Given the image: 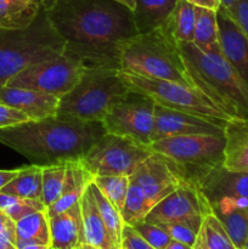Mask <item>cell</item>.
Wrapping results in <instances>:
<instances>
[{"label":"cell","mask_w":248,"mask_h":249,"mask_svg":"<svg viewBox=\"0 0 248 249\" xmlns=\"http://www.w3.org/2000/svg\"><path fill=\"white\" fill-rule=\"evenodd\" d=\"M203 218L204 215H196L191 216V218L182 219V220L156 224V225H159L170 236L172 240L180 241V242L186 243V245L194 247Z\"/></svg>","instance_id":"35"},{"label":"cell","mask_w":248,"mask_h":249,"mask_svg":"<svg viewBox=\"0 0 248 249\" xmlns=\"http://www.w3.org/2000/svg\"><path fill=\"white\" fill-rule=\"evenodd\" d=\"M177 0H136L134 23L139 33H147L167 23Z\"/></svg>","instance_id":"22"},{"label":"cell","mask_w":248,"mask_h":249,"mask_svg":"<svg viewBox=\"0 0 248 249\" xmlns=\"http://www.w3.org/2000/svg\"><path fill=\"white\" fill-rule=\"evenodd\" d=\"M119 71L194 87L177 43L167 26L139 33L122 48ZM195 88V87H194Z\"/></svg>","instance_id":"4"},{"label":"cell","mask_w":248,"mask_h":249,"mask_svg":"<svg viewBox=\"0 0 248 249\" xmlns=\"http://www.w3.org/2000/svg\"><path fill=\"white\" fill-rule=\"evenodd\" d=\"M192 84L232 119H248V84L221 53L220 45L201 50L177 43Z\"/></svg>","instance_id":"3"},{"label":"cell","mask_w":248,"mask_h":249,"mask_svg":"<svg viewBox=\"0 0 248 249\" xmlns=\"http://www.w3.org/2000/svg\"><path fill=\"white\" fill-rule=\"evenodd\" d=\"M118 74L128 89L147 95L160 106L195 114L224 125L232 121L230 116L196 88L172 80L142 77L124 71H118Z\"/></svg>","instance_id":"8"},{"label":"cell","mask_w":248,"mask_h":249,"mask_svg":"<svg viewBox=\"0 0 248 249\" xmlns=\"http://www.w3.org/2000/svg\"><path fill=\"white\" fill-rule=\"evenodd\" d=\"M118 71L109 67L87 68L77 85L60 99L57 114L102 123L112 106L129 91Z\"/></svg>","instance_id":"7"},{"label":"cell","mask_w":248,"mask_h":249,"mask_svg":"<svg viewBox=\"0 0 248 249\" xmlns=\"http://www.w3.org/2000/svg\"><path fill=\"white\" fill-rule=\"evenodd\" d=\"M199 190L209 206L223 198L248 201V172H232L220 165L204 178Z\"/></svg>","instance_id":"17"},{"label":"cell","mask_w":248,"mask_h":249,"mask_svg":"<svg viewBox=\"0 0 248 249\" xmlns=\"http://www.w3.org/2000/svg\"><path fill=\"white\" fill-rule=\"evenodd\" d=\"M40 7L34 0H0V29H24L36 18Z\"/></svg>","instance_id":"23"},{"label":"cell","mask_w":248,"mask_h":249,"mask_svg":"<svg viewBox=\"0 0 248 249\" xmlns=\"http://www.w3.org/2000/svg\"><path fill=\"white\" fill-rule=\"evenodd\" d=\"M235 1L236 0H220L221 7H224V9H229V7H230Z\"/></svg>","instance_id":"47"},{"label":"cell","mask_w":248,"mask_h":249,"mask_svg":"<svg viewBox=\"0 0 248 249\" xmlns=\"http://www.w3.org/2000/svg\"><path fill=\"white\" fill-rule=\"evenodd\" d=\"M51 249H75L85 242L80 202L49 218Z\"/></svg>","instance_id":"18"},{"label":"cell","mask_w":248,"mask_h":249,"mask_svg":"<svg viewBox=\"0 0 248 249\" xmlns=\"http://www.w3.org/2000/svg\"><path fill=\"white\" fill-rule=\"evenodd\" d=\"M17 248L18 249H50L51 247L40 243L32 242V241H17Z\"/></svg>","instance_id":"43"},{"label":"cell","mask_w":248,"mask_h":249,"mask_svg":"<svg viewBox=\"0 0 248 249\" xmlns=\"http://www.w3.org/2000/svg\"><path fill=\"white\" fill-rule=\"evenodd\" d=\"M92 181V175L88 172L82 160H72L67 163L65 185L57 201L46 208L49 218L67 211L74 204L79 203L83 194Z\"/></svg>","instance_id":"20"},{"label":"cell","mask_w":248,"mask_h":249,"mask_svg":"<svg viewBox=\"0 0 248 249\" xmlns=\"http://www.w3.org/2000/svg\"><path fill=\"white\" fill-rule=\"evenodd\" d=\"M90 187H91V192L94 195L95 202L97 204L100 214H101L104 223L106 225L107 230H108L109 236H111L112 241H113L114 246L117 249H122V233H123L124 221L122 219L121 213L118 209L102 195L96 187L94 182H90Z\"/></svg>","instance_id":"29"},{"label":"cell","mask_w":248,"mask_h":249,"mask_svg":"<svg viewBox=\"0 0 248 249\" xmlns=\"http://www.w3.org/2000/svg\"><path fill=\"white\" fill-rule=\"evenodd\" d=\"M187 1L194 4L195 6L206 7V9L214 10V11H218L221 6L220 0H187Z\"/></svg>","instance_id":"41"},{"label":"cell","mask_w":248,"mask_h":249,"mask_svg":"<svg viewBox=\"0 0 248 249\" xmlns=\"http://www.w3.org/2000/svg\"><path fill=\"white\" fill-rule=\"evenodd\" d=\"M148 148L167 158L184 184L199 189L204 178L223 165L225 133L173 136L155 141Z\"/></svg>","instance_id":"6"},{"label":"cell","mask_w":248,"mask_h":249,"mask_svg":"<svg viewBox=\"0 0 248 249\" xmlns=\"http://www.w3.org/2000/svg\"><path fill=\"white\" fill-rule=\"evenodd\" d=\"M196 6L187 0H177L165 26L177 43L194 41Z\"/></svg>","instance_id":"24"},{"label":"cell","mask_w":248,"mask_h":249,"mask_svg":"<svg viewBox=\"0 0 248 249\" xmlns=\"http://www.w3.org/2000/svg\"><path fill=\"white\" fill-rule=\"evenodd\" d=\"M19 172V168L18 169H10V170H2L0 169V191L2 190V187L6 186Z\"/></svg>","instance_id":"42"},{"label":"cell","mask_w":248,"mask_h":249,"mask_svg":"<svg viewBox=\"0 0 248 249\" xmlns=\"http://www.w3.org/2000/svg\"><path fill=\"white\" fill-rule=\"evenodd\" d=\"M212 208L198 187L181 184L148 212L145 221L152 224L170 223L196 215H206Z\"/></svg>","instance_id":"13"},{"label":"cell","mask_w":248,"mask_h":249,"mask_svg":"<svg viewBox=\"0 0 248 249\" xmlns=\"http://www.w3.org/2000/svg\"><path fill=\"white\" fill-rule=\"evenodd\" d=\"M105 133L100 122L56 114L0 129V143L18 152L31 164L45 167L82 160Z\"/></svg>","instance_id":"2"},{"label":"cell","mask_w":248,"mask_h":249,"mask_svg":"<svg viewBox=\"0 0 248 249\" xmlns=\"http://www.w3.org/2000/svg\"><path fill=\"white\" fill-rule=\"evenodd\" d=\"M133 228L146 242L150 243L156 249H165L168 243L172 241L170 236L159 225H156V224L142 220L134 224Z\"/></svg>","instance_id":"36"},{"label":"cell","mask_w":248,"mask_h":249,"mask_svg":"<svg viewBox=\"0 0 248 249\" xmlns=\"http://www.w3.org/2000/svg\"><path fill=\"white\" fill-rule=\"evenodd\" d=\"M41 170L43 167L35 164L24 165L0 192L41 201Z\"/></svg>","instance_id":"26"},{"label":"cell","mask_w":248,"mask_h":249,"mask_svg":"<svg viewBox=\"0 0 248 249\" xmlns=\"http://www.w3.org/2000/svg\"><path fill=\"white\" fill-rule=\"evenodd\" d=\"M17 241H32L51 247L50 223L46 211L35 212L16 223Z\"/></svg>","instance_id":"27"},{"label":"cell","mask_w":248,"mask_h":249,"mask_svg":"<svg viewBox=\"0 0 248 249\" xmlns=\"http://www.w3.org/2000/svg\"><path fill=\"white\" fill-rule=\"evenodd\" d=\"M66 43L45 10L24 29H0V87L31 66L63 53Z\"/></svg>","instance_id":"5"},{"label":"cell","mask_w":248,"mask_h":249,"mask_svg":"<svg viewBox=\"0 0 248 249\" xmlns=\"http://www.w3.org/2000/svg\"><path fill=\"white\" fill-rule=\"evenodd\" d=\"M194 249H237L218 216L211 212L202 220Z\"/></svg>","instance_id":"25"},{"label":"cell","mask_w":248,"mask_h":249,"mask_svg":"<svg viewBox=\"0 0 248 249\" xmlns=\"http://www.w3.org/2000/svg\"><path fill=\"white\" fill-rule=\"evenodd\" d=\"M75 249H100V248H97V247H95V246H91V245H89V243L84 242V243H82L79 247H77Z\"/></svg>","instance_id":"48"},{"label":"cell","mask_w":248,"mask_h":249,"mask_svg":"<svg viewBox=\"0 0 248 249\" xmlns=\"http://www.w3.org/2000/svg\"><path fill=\"white\" fill-rule=\"evenodd\" d=\"M165 249H194V247L186 245V243L180 242V241L172 240L169 243H168V246L165 247Z\"/></svg>","instance_id":"45"},{"label":"cell","mask_w":248,"mask_h":249,"mask_svg":"<svg viewBox=\"0 0 248 249\" xmlns=\"http://www.w3.org/2000/svg\"><path fill=\"white\" fill-rule=\"evenodd\" d=\"M223 167L232 172H248V119H232L225 125Z\"/></svg>","instance_id":"19"},{"label":"cell","mask_w":248,"mask_h":249,"mask_svg":"<svg viewBox=\"0 0 248 249\" xmlns=\"http://www.w3.org/2000/svg\"><path fill=\"white\" fill-rule=\"evenodd\" d=\"M0 211L4 212L15 223H17L29 214L46 211V207L40 199L23 198V197L0 192Z\"/></svg>","instance_id":"32"},{"label":"cell","mask_w":248,"mask_h":249,"mask_svg":"<svg viewBox=\"0 0 248 249\" xmlns=\"http://www.w3.org/2000/svg\"><path fill=\"white\" fill-rule=\"evenodd\" d=\"M129 179L140 187L151 209L184 184L169 160L158 153H152L146 158Z\"/></svg>","instance_id":"12"},{"label":"cell","mask_w":248,"mask_h":249,"mask_svg":"<svg viewBox=\"0 0 248 249\" xmlns=\"http://www.w3.org/2000/svg\"><path fill=\"white\" fill-rule=\"evenodd\" d=\"M225 125L208 121L186 112L175 111L156 104L152 142L173 136L219 135L224 134Z\"/></svg>","instance_id":"14"},{"label":"cell","mask_w":248,"mask_h":249,"mask_svg":"<svg viewBox=\"0 0 248 249\" xmlns=\"http://www.w3.org/2000/svg\"><path fill=\"white\" fill-rule=\"evenodd\" d=\"M225 11L248 38V0H236Z\"/></svg>","instance_id":"38"},{"label":"cell","mask_w":248,"mask_h":249,"mask_svg":"<svg viewBox=\"0 0 248 249\" xmlns=\"http://www.w3.org/2000/svg\"><path fill=\"white\" fill-rule=\"evenodd\" d=\"M50 249H51V248H50Z\"/></svg>","instance_id":"51"},{"label":"cell","mask_w":248,"mask_h":249,"mask_svg":"<svg viewBox=\"0 0 248 249\" xmlns=\"http://www.w3.org/2000/svg\"><path fill=\"white\" fill-rule=\"evenodd\" d=\"M156 102L142 92L129 91L112 106L102 125L106 133L122 136L142 146L152 143Z\"/></svg>","instance_id":"10"},{"label":"cell","mask_w":248,"mask_h":249,"mask_svg":"<svg viewBox=\"0 0 248 249\" xmlns=\"http://www.w3.org/2000/svg\"><path fill=\"white\" fill-rule=\"evenodd\" d=\"M192 43L201 50H206L219 43L216 11L196 6V23Z\"/></svg>","instance_id":"28"},{"label":"cell","mask_w":248,"mask_h":249,"mask_svg":"<svg viewBox=\"0 0 248 249\" xmlns=\"http://www.w3.org/2000/svg\"><path fill=\"white\" fill-rule=\"evenodd\" d=\"M80 212L85 242L100 249H117L97 208L90 184L80 198Z\"/></svg>","instance_id":"21"},{"label":"cell","mask_w":248,"mask_h":249,"mask_svg":"<svg viewBox=\"0 0 248 249\" xmlns=\"http://www.w3.org/2000/svg\"><path fill=\"white\" fill-rule=\"evenodd\" d=\"M0 100L2 104L26 113L32 121L56 116L60 106V97L55 95L9 85L0 87Z\"/></svg>","instance_id":"15"},{"label":"cell","mask_w":248,"mask_h":249,"mask_svg":"<svg viewBox=\"0 0 248 249\" xmlns=\"http://www.w3.org/2000/svg\"><path fill=\"white\" fill-rule=\"evenodd\" d=\"M122 249H156L150 243L146 242L135 229L130 225L124 224L123 233H122Z\"/></svg>","instance_id":"40"},{"label":"cell","mask_w":248,"mask_h":249,"mask_svg":"<svg viewBox=\"0 0 248 249\" xmlns=\"http://www.w3.org/2000/svg\"><path fill=\"white\" fill-rule=\"evenodd\" d=\"M237 249H242L248 236V207L216 215Z\"/></svg>","instance_id":"34"},{"label":"cell","mask_w":248,"mask_h":249,"mask_svg":"<svg viewBox=\"0 0 248 249\" xmlns=\"http://www.w3.org/2000/svg\"><path fill=\"white\" fill-rule=\"evenodd\" d=\"M67 173V163L45 165L41 170V202L46 208L61 196Z\"/></svg>","instance_id":"30"},{"label":"cell","mask_w":248,"mask_h":249,"mask_svg":"<svg viewBox=\"0 0 248 249\" xmlns=\"http://www.w3.org/2000/svg\"><path fill=\"white\" fill-rule=\"evenodd\" d=\"M152 153L147 146L139 145L122 136L105 133L89 148L82 162L92 177H130L136 168Z\"/></svg>","instance_id":"9"},{"label":"cell","mask_w":248,"mask_h":249,"mask_svg":"<svg viewBox=\"0 0 248 249\" xmlns=\"http://www.w3.org/2000/svg\"><path fill=\"white\" fill-rule=\"evenodd\" d=\"M57 1L58 0H34V2H35L40 9L45 10V11L50 10Z\"/></svg>","instance_id":"44"},{"label":"cell","mask_w":248,"mask_h":249,"mask_svg":"<svg viewBox=\"0 0 248 249\" xmlns=\"http://www.w3.org/2000/svg\"><path fill=\"white\" fill-rule=\"evenodd\" d=\"M92 182L105 197L122 213L128 194L129 177L124 175H95Z\"/></svg>","instance_id":"31"},{"label":"cell","mask_w":248,"mask_h":249,"mask_svg":"<svg viewBox=\"0 0 248 249\" xmlns=\"http://www.w3.org/2000/svg\"><path fill=\"white\" fill-rule=\"evenodd\" d=\"M0 249H18L16 223L1 211H0Z\"/></svg>","instance_id":"37"},{"label":"cell","mask_w":248,"mask_h":249,"mask_svg":"<svg viewBox=\"0 0 248 249\" xmlns=\"http://www.w3.org/2000/svg\"><path fill=\"white\" fill-rule=\"evenodd\" d=\"M113 1L124 5V6L128 7V9L131 10V11L134 10V7H135V4H136V0H113Z\"/></svg>","instance_id":"46"},{"label":"cell","mask_w":248,"mask_h":249,"mask_svg":"<svg viewBox=\"0 0 248 249\" xmlns=\"http://www.w3.org/2000/svg\"><path fill=\"white\" fill-rule=\"evenodd\" d=\"M242 249H248V236H247V238H246V242H245V245H243Z\"/></svg>","instance_id":"49"},{"label":"cell","mask_w":248,"mask_h":249,"mask_svg":"<svg viewBox=\"0 0 248 249\" xmlns=\"http://www.w3.org/2000/svg\"><path fill=\"white\" fill-rule=\"evenodd\" d=\"M216 18L221 53L248 84V38L221 6Z\"/></svg>","instance_id":"16"},{"label":"cell","mask_w":248,"mask_h":249,"mask_svg":"<svg viewBox=\"0 0 248 249\" xmlns=\"http://www.w3.org/2000/svg\"><path fill=\"white\" fill-rule=\"evenodd\" d=\"M28 121H32V119L26 113L5 104H0V129Z\"/></svg>","instance_id":"39"},{"label":"cell","mask_w":248,"mask_h":249,"mask_svg":"<svg viewBox=\"0 0 248 249\" xmlns=\"http://www.w3.org/2000/svg\"><path fill=\"white\" fill-rule=\"evenodd\" d=\"M87 70L78 58L63 51L60 56L31 66L12 77L5 85L38 90L57 97L67 95Z\"/></svg>","instance_id":"11"},{"label":"cell","mask_w":248,"mask_h":249,"mask_svg":"<svg viewBox=\"0 0 248 249\" xmlns=\"http://www.w3.org/2000/svg\"><path fill=\"white\" fill-rule=\"evenodd\" d=\"M150 211L151 206L143 196L140 187L134 182H129L125 203H124L123 211L121 213L124 224L133 226L134 224L139 223V221L145 220L146 215Z\"/></svg>","instance_id":"33"},{"label":"cell","mask_w":248,"mask_h":249,"mask_svg":"<svg viewBox=\"0 0 248 249\" xmlns=\"http://www.w3.org/2000/svg\"><path fill=\"white\" fill-rule=\"evenodd\" d=\"M46 14L65 53L87 68L119 70L122 48L139 34L133 11L113 0H58Z\"/></svg>","instance_id":"1"},{"label":"cell","mask_w":248,"mask_h":249,"mask_svg":"<svg viewBox=\"0 0 248 249\" xmlns=\"http://www.w3.org/2000/svg\"><path fill=\"white\" fill-rule=\"evenodd\" d=\"M0 104H2V102H1V100H0Z\"/></svg>","instance_id":"50"}]
</instances>
